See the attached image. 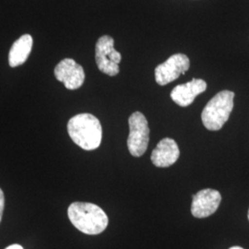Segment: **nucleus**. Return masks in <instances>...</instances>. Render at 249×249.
<instances>
[{
  "instance_id": "nucleus-7",
  "label": "nucleus",
  "mask_w": 249,
  "mask_h": 249,
  "mask_svg": "<svg viewBox=\"0 0 249 249\" xmlns=\"http://www.w3.org/2000/svg\"><path fill=\"white\" fill-rule=\"evenodd\" d=\"M54 76L69 89H79L85 80L83 68L71 58H65L56 65Z\"/></svg>"
},
{
  "instance_id": "nucleus-10",
  "label": "nucleus",
  "mask_w": 249,
  "mask_h": 249,
  "mask_svg": "<svg viewBox=\"0 0 249 249\" xmlns=\"http://www.w3.org/2000/svg\"><path fill=\"white\" fill-rule=\"evenodd\" d=\"M180 151L177 142L169 139L161 140L151 152V159L156 167H169L179 158Z\"/></svg>"
},
{
  "instance_id": "nucleus-3",
  "label": "nucleus",
  "mask_w": 249,
  "mask_h": 249,
  "mask_svg": "<svg viewBox=\"0 0 249 249\" xmlns=\"http://www.w3.org/2000/svg\"><path fill=\"white\" fill-rule=\"evenodd\" d=\"M233 98L234 92L222 90L206 105L201 114V119L208 130H220L227 122L233 108Z\"/></svg>"
},
{
  "instance_id": "nucleus-1",
  "label": "nucleus",
  "mask_w": 249,
  "mask_h": 249,
  "mask_svg": "<svg viewBox=\"0 0 249 249\" xmlns=\"http://www.w3.org/2000/svg\"><path fill=\"white\" fill-rule=\"evenodd\" d=\"M68 132L72 141L85 151L95 150L102 142V124L90 114H80L71 118Z\"/></svg>"
},
{
  "instance_id": "nucleus-11",
  "label": "nucleus",
  "mask_w": 249,
  "mask_h": 249,
  "mask_svg": "<svg viewBox=\"0 0 249 249\" xmlns=\"http://www.w3.org/2000/svg\"><path fill=\"white\" fill-rule=\"evenodd\" d=\"M33 44V37L30 35H24L13 43L9 53V64L11 68H16L26 62Z\"/></svg>"
},
{
  "instance_id": "nucleus-14",
  "label": "nucleus",
  "mask_w": 249,
  "mask_h": 249,
  "mask_svg": "<svg viewBox=\"0 0 249 249\" xmlns=\"http://www.w3.org/2000/svg\"><path fill=\"white\" fill-rule=\"evenodd\" d=\"M230 249H244L240 248V247H233V248H231Z\"/></svg>"
},
{
  "instance_id": "nucleus-2",
  "label": "nucleus",
  "mask_w": 249,
  "mask_h": 249,
  "mask_svg": "<svg viewBox=\"0 0 249 249\" xmlns=\"http://www.w3.org/2000/svg\"><path fill=\"white\" fill-rule=\"evenodd\" d=\"M72 224L83 233L94 235L107 229L108 217L97 205L89 202H74L68 210Z\"/></svg>"
},
{
  "instance_id": "nucleus-6",
  "label": "nucleus",
  "mask_w": 249,
  "mask_h": 249,
  "mask_svg": "<svg viewBox=\"0 0 249 249\" xmlns=\"http://www.w3.org/2000/svg\"><path fill=\"white\" fill-rule=\"evenodd\" d=\"M189 67L190 61L186 54L175 53L155 69L156 82L160 86H164L178 79L180 75L185 74Z\"/></svg>"
},
{
  "instance_id": "nucleus-5",
  "label": "nucleus",
  "mask_w": 249,
  "mask_h": 249,
  "mask_svg": "<svg viewBox=\"0 0 249 249\" xmlns=\"http://www.w3.org/2000/svg\"><path fill=\"white\" fill-rule=\"evenodd\" d=\"M115 41L109 36L99 38L95 46V61L98 69L108 76H116L119 73V63L121 62V53L114 47Z\"/></svg>"
},
{
  "instance_id": "nucleus-13",
  "label": "nucleus",
  "mask_w": 249,
  "mask_h": 249,
  "mask_svg": "<svg viewBox=\"0 0 249 249\" xmlns=\"http://www.w3.org/2000/svg\"><path fill=\"white\" fill-rule=\"evenodd\" d=\"M6 249H23V248L21 246H19V245H11V246H9Z\"/></svg>"
},
{
  "instance_id": "nucleus-8",
  "label": "nucleus",
  "mask_w": 249,
  "mask_h": 249,
  "mask_svg": "<svg viewBox=\"0 0 249 249\" xmlns=\"http://www.w3.org/2000/svg\"><path fill=\"white\" fill-rule=\"evenodd\" d=\"M222 201L219 191L214 189H203L193 196L191 205V213L196 218L209 217L217 211Z\"/></svg>"
},
{
  "instance_id": "nucleus-12",
  "label": "nucleus",
  "mask_w": 249,
  "mask_h": 249,
  "mask_svg": "<svg viewBox=\"0 0 249 249\" xmlns=\"http://www.w3.org/2000/svg\"><path fill=\"white\" fill-rule=\"evenodd\" d=\"M4 206H5V197H4V193L2 189L0 188V223L2 220V215L4 212Z\"/></svg>"
},
{
  "instance_id": "nucleus-9",
  "label": "nucleus",
  "mask_w": 249,
  "mask_h": 249,
  "mask_svg": "<svg viewBox=\"0 0 249 249\" xmlns=\"http://www.w3.org/2000/svg\"><path fill=\"white\" fill-rule=\"evenodd\" d=\"M207 89L206 81L200 79H193L185 84L175 87L171 92V98L180 107L190 106L197 95Z\"/></svg>"
},
{
  "instance_id": "nucleus-15",
  "label": "nucleus",
  "mask_w": 249,
  "mask_h": 249,
  "mask_svg": "<svg viewBox=\"0 0 249 249\" xmlns=\"http://www.w3.org/2000/svg\"><path fill=\"white\" fill-rule=\"evenodd\" d=\"M248 216H249V215H248Z\"/></svg>"
},
{
  "instance_id": "nucleus-4",
  "label": "nucleus",
  "mask_w": 249,
  "mask_h": 249,
  "mask_svg": "<svg viewBox=\"0 0 249 249\" xmlns=\"http://www.w3.org/2000/svg\"><path fill=\"white\" fill-rule=\"evenodd\" d=\"M128 124V151L134 157H141L147 151L150 141V128L148 121L142 113L135 112L129 116Z\"/></svg>"
}]
</instances>
